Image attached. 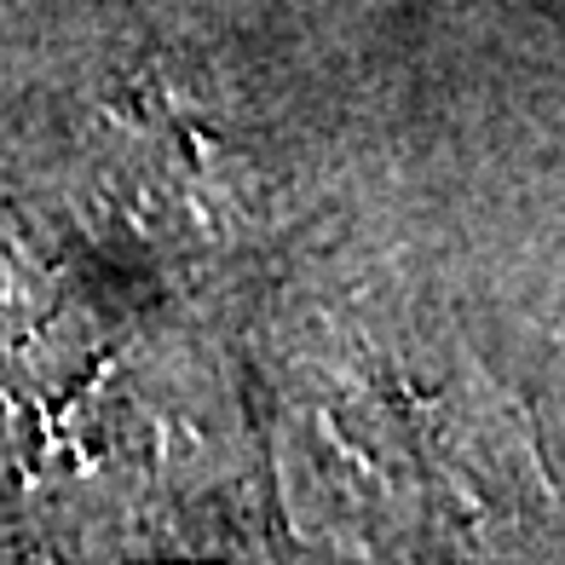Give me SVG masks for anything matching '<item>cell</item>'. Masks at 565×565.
Wrapping results in <instances>:
<instances>
[{
    "mask_svg": "<svg viewBox=\"0 0 565 565\" xmlns=\"http://www.w3.org/2000/svg\"><path fill=\"white\" fill-rule=\"evenodd\" d=\"M46 323H53V277L18 237V225L0 220V364L30 352Z\"/></svg>",
    "mask_w": 565,
    "mask_h": 565,
    "instance_id": "1",
    "label": "cell"
}]
</instances>
